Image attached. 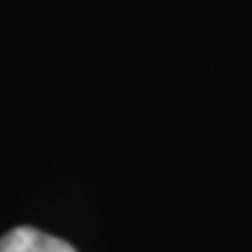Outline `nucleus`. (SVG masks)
I'll return each mask as SVG.
<instances>
[{"label": "nucleus", "mask_w": 252, "mask_h": 252, "mask_svg": "<svg viewBox=\"0 0 252 252\" xmlns=\"http://www.w3.org/2000/svg\"><path fill=\"white\" fill-rule=\"evenodd\" d=\"M0 252H77L70 243L33 226H17L0 238Z\"/></svg>", "instance_id": "nucleus-1"}]
</instances>
